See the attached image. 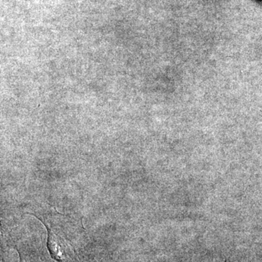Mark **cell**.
I'll use <instances>...</instances> for the list:
<instances>
[{
    "label": "cell",
    "mask_w": 262,
    "mask_h": 262,
    "mask_svg": "<svg viewBox=\"0 0 262 262\" xmlns=\"http://www.w3.org/2000/svg\"><path fill=\"white\" fill-rule=\"evenodd\" d=\"M48 248L52 257L58 262H77L72 245L51 229L48 234Z\"/></svg>",
    "instance_id": "cell-1"
}]
</instances>
